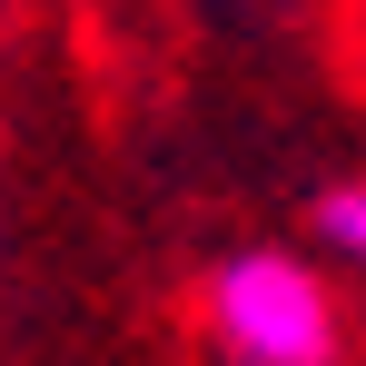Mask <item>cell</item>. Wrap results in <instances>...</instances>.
I'll list each match as a JSON object with an SVG mask.
<instances>
[{
  "label": "cell",
  "mask_w": 366,
  "mask_h": 366,
  "mask_svg": "<svg viewBox=\"0 0 366 366\" xmlns=\"http://www.w3.org/2000/svg\"><path fill=\"white\" fill-rule=\"evenodd\" d=\"M208 337L238 366H337V297L287 247H238L208 267Z\"/></svg>",
  "instance_id": "1"
},
{
  "label": "cell",
  "mask_w": 366,
  "mask_h": 366,
  "mask_svg": "<svg viewBox=\"0 0 366 366\" xmlns=\"http://www.w3.org/2000/svg\"><path fill=\"white\" fill-rule=\"evenodd\" d=\"M317 238L337 247L347 267H366V179H347V188H327V198H317Z\"/></svg>",
  "instance_id": "2"
}]
</instances>
